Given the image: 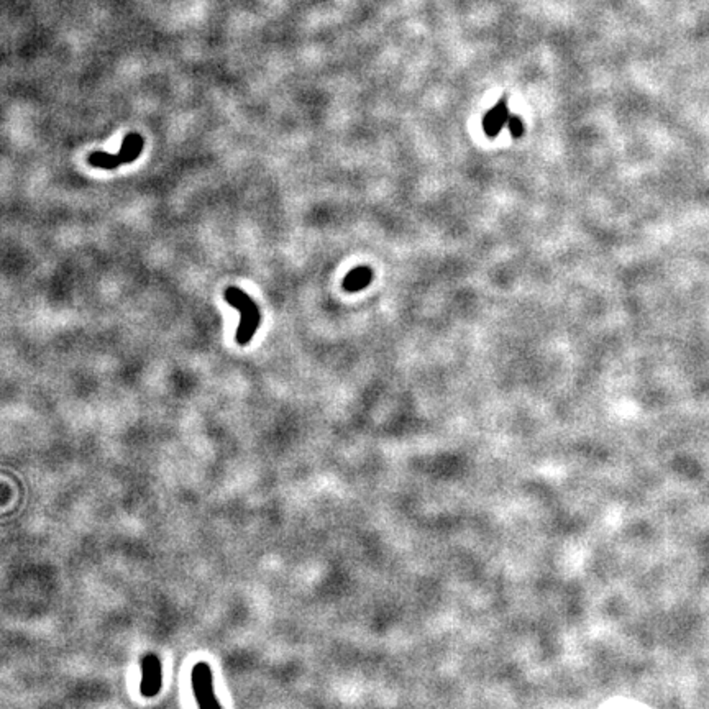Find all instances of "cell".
<instances>
[{
  "label": "cell",
  "instance_id": "3",
  "mask_svg": "<svg viewBox=\"0 0 709 709\" xmlns=\"http://www.w3.org/2000/svg\"><path fill=\"white\" fill-rule=\"evenodd\" d=\"M191 685L199 709H222L216 691H213L212 670L206 662H199L194 665L191 673Z\"/></svg>",
  "mask_w": 709,
  "mask_h": 709
},
{
  "label": "cell",
  "instance_id": "6",
  "mask_svg": "<svg viewBox=\"0 0 709 709\" xmlns=\"http://www.w3.org/2000/svg\"><path fill=\"white\" fill-rule=\"evenodd\" d=\"M373 279V271L368 266H358L346 274L344 279V289L348 293H356L366 288Z\"/></svg>",
  "mask_w": 709,
  "mask_h": 709
},
{
  "label": "cell",
  "instance_id": "5",
  "mask_svg": "<svg viewBox=\"0 0 709 709\" xmlns=\"http://www.w3.org/2000/svg\"><path fill=\"white\" fill-rule=\"evenodd\" d=\"M509 120V109L506 99L496 102V105L484 115L483 119V130L488 139H496L501 134V130L508 125Z\"/></svg>",
  "mask_w": 709,
  "mask_h": 709
},
{
  "label": "cell",
  "instance_id": "2",
  "mask_svg": "<svg viewBox=\"0 0 709 709\" xmlns=\"http://www.w3.org/2000/svg\"><path fill=\"white\" fill-rule=\"evenodd\" d=\"M143 146H145V140H143L141 135L129 134L124 141H122L119 153H115V155H110V153L105 151L90 153L88 163L94 168H100V170H115V168L122 165H129V163L136 161V158L143 151Z\"/></svg>",
  "mask_w": 709,
  "mask_h": 709
},
{
  "label": "cell",
  "instance_id": "4",
  "mask_svg": "<svg viewBox=\"0 0 709 709\" xmlns=\"http://www.w3.org/2000/svg\"><path fill=\"white\" fill-rule=\"evenodd\" d=\"M163 670L160 657L156 654H146L141 659V683L140 691L143 696L153 698L161 690Z\"/></svg>",
  "mask_w": 709,
  "mask_h": 709
},
{
  "label": "cell",
  "instance_id": "1",
  "mask_svg": "<svg viewBox=\"0 0 709 709\" xmlns=\"http://www.w3.org/2000/svg\"><path fill=\"white\" fill-rule=\"evenodd\" d=\"M225 300L228 305H232L233 309L240 310V314H242L235 334L237 344L248 345L254 334H257L259 320H262L258 305L254 304V300L248 294H245L242 289L235 288V286H230V288L225 289Z\"/></svg>",
  "mask_w": 709,
  "mask_h": 709
},
{
  "label": "cell",
  "instance_id": "7",
  "mask_svg": "<svg viewBox=\"0 0 709 709\" xmlns=\"http://www.w3.org/2000/svg\"><path fill=\"white\" fill-rule=\"evenodd\" d=\"M506 127L509 129V134H511L512 139H520V136L524 135V122L519 115H509Z\"/></svg>",
  "mask_w": 709,
  "mask_h": 709
}]
</instances>
